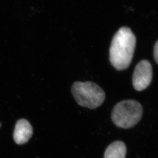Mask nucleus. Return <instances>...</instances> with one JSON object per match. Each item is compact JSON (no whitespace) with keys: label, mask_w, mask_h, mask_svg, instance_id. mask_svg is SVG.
Returning <instances> with one entry per match:
<instances>
[{"label":"nucleus","mask_w":158,"mask_h":158,"mask_svg":"<svg viewBox=\"0 0 158 158\" xmlns=\"http://www.w3.org/2000/svg\"><path fill=\"white\" fill-rule=\"evenodd\" d=\"M136 37L128 27H122L113 37L110 48V60L114 68L123 70L129 67L136 46Z\"/></svg>","instance_id":"f257e3e1"},{"label":"nucleus","mask_w":158,"mask_h":158,"mask_svg":"<svg viewBox=\"0 0 158 158\" xmlns=\"http://www.w3.org/2000/svg\"><path fill=\"white\" fill-rule=\"evenodd\" d=\"M72 93L79 105L83 107L95 109L102 106L106 98V94L102 88L91 81L74 83Z\"/></svg>","instance_id":"f03ea898"},{"label":"nucleus","mask_w":158,"mask_h":158,"mask_svg":"<svg viewBox=\"0 0 158 158\" xmlns=\"http://www.w3.org/2000/svg\"><path fill=\"white\" fill-rule=\"evenodd\" d=\"M143 108L139 102L127 100L119 102L113 108L111 118L118 127L128 129L134 127L141 119Z\"/></svg>","instance_id":"7ed1b4c3"},{"label":"nucleus","mask_w":158,"mask_h":158,"mask_svg":"<svg viewBox=\"0 0 158 158\" xmlns=\"http://www.w3.org/2000/svg\"><path fill=\"white\" fill-rule=\"evenodd\" d=\"M152 67L151 63L147 60H142L135 68L132 84L136 90H143L150 85L152 80Z\"/></svg>","instance_id":"20e7f679"},{"label":"nucleus","mask_w":158,"mask_h":158,"mask_svg":"<svg viewBox=\"0 0 158 158\" xmlns=\"http://www.w3.org/2000/svg\"><path fill=\"white\" fill-rule=\"evenodd\" d=\"M33 134V128L28 120L20 119L16 123L14 131V141L18 145H23L28 142Z\"/></svg>","instance_id":"39448f33"},{"label":"nucleus","mask_w":158,"mask_h":158,"mask_svg":"<svg viewBox=\"0 0 158 158\" xmlns=\"http://www.w3.org/2000/svg\"><path fill=\"white\" fill-rule=\"evenodd\" d=\"M127 152L126 145L123 142H114L106 149L104 158H125Z\"/></svg>","instance_id":"423d86ee"},{"label":"nucleus","mask_w":158,"mask_h":158,"mask_svg":"<svg viewBox=\"0 0 158 158\" xmlns=\"http://www.w3.org/2000/svg\"><path fill=\"white\" fill-rule=\"evenodd\" d=\"M153 56L155 62L158 64V40L156 42L155 45L154 46L153 49Z\"/></svg>","instance_id":"0eeeda50"},{"label":"nucleus","mask_w":158,"mask_h":158,"mask_svg":"<svg viewBox=\"0 0 158 158\" xmlns=\"http://www.w3.org/2000/svg\"><path fill=\"white\" fill-rule=\"evenodd\" d=\"M1 127V123H0V127Z\"/></svg>","instance_id":"6e6552de"}]
</instances>
